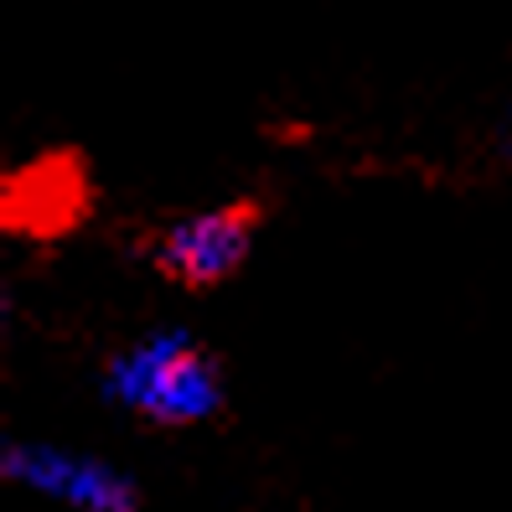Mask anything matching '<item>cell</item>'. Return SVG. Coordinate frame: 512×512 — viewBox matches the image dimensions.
<instances>
[{
	"label": "cell",
	"instance_id": "cell-1",
	"mask_svg": "<svg viewBox=\"0 0 512 512\" xmlns=\"http://www.w3.org/2000/svg\"><path fill=\"white\" fill-rule=\"evenodd\" d=\"M109 394L156 425H197L223 404V383L192 337H156L109 368Z\"/></svg>",
	"mask_w": 512,
	"mask_h": 512
},
{
	"label": "cell",
	"instance_id": "cell-2",
	"mask_svg": "<svg viewBox=\"0 0 512 512\" xmlns=\"http://www.w3.org/2000/svg\"><path fill=\"white\" fill-rule=\"evenodd\" d=\"M254 233H259V202L244 197V202L213 207V213H197L187 223H171L150 244V259H156V269L171 285L213 290L238 275V264L254 249Z\"/></svg>",
	"mask_w": 512,
	"mask_h": 512
},
{
	"label": "cell",
	"instance_id": "cell-3",
	"mask_svg": "<svg viewBox=\"0 0 512 512\" xmlns=\"http://www.w3.org/2000/svg\"><path fill=\"white\" fill-rule=\"evenodd\" d=\"M6 476L26 481L32 492L57 497L78 512H135L140 507V492H135L130 476H119L104 461L52 450V445H11L6 450Z\"/></svg>",
	"mask_w": 512,
	"mask_h": 512
},
{
	"label": "cell",
	"instance_id": "cell-4",
	"mask_svg": "<svg viewBox=\"0 0 512 512\" xmlns=\"http://www.w3.org/2000/svg\"><path fill=\"white\" fill-rule=\"evenodd\" d=\"M21 197H42V202L11 213V223L52 233L57 223H73L78 218V207H83V176L78 171L63 176V171H57V161H42V166L21 171L16 182H11V202H21Z\"/></svg>",
	"mask_w": 512,
	"mask_h": 512
}]
</instances>
